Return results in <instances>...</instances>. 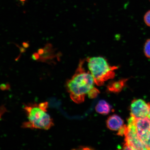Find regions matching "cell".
Returning a JSON list of instances; mask_svg holds the SVG:
<instances>
[{
    "label": "cell",
    "mask_w": 150,
    "mask_h": 150,
    "mask_svg": "<svg viewBox=\"0 0 150 150\" xmlns=\"http://www.w3.org/2000/svg\"><path fill=\"white\" fill-rule=\"evenodd\" d=\"M146 149L150 150V130L139 137Z\"/></svg>",
    "instance_id": "11"
},
{
    "label": "cell",
    "mask_w": 150,
    "mask_h": 150,
    "mask_svg": "<svg viewBox=\"0 0 150 150\" xmlns=\"http://www.w3.org/2000/svg\"><path fill=\"white\" fill-rule=\"evenodd\" d=\"M19 1L22 3H24L26 1V0H19Z\"/></svg>",
    "instance_id": "20"
},
{
    "label": "cell",
    "mask_w": 150,
    "mask_h": 150,
    "mask_svg": "<svg viewBox=\"0 0 150 150\" xmlns=\"http://www.w3.org/2000/svg\"><path fill=\"white\" fill-rule=\"evenodd\" d=\"M144 50L146 57L150 59V39L146 41L144 45Z\"/></svg>",
    "instance_id": "12"
},
{
    "label": "cell",
    "mask_w": 150,
    "mask_h": 150,
    "mask_svg": "<svg viewBox=\"0 0 150 150\" xmlns=\"http://www.w3.org/2000/svg\"><path fill=\"white\" fill-rule=\"evenodd\" d=\"M38 52L40 56L42 55L44 53V48H39V49L38 50Z\"/></svg>",
    "instance_id": "19"
},
{
    "label": "cell",
    "mask_w": 150,
    "mask_h": 150,
    "mask_svg": "<svg viewBox=\"0 0 150 150\" xmlns=\"http://www.w3.org/2000/svg\"><path fill=\"white\" fill-rule=\"evenodd\" d=\"M144 21L146 25L150 27V10L146 13L144 16Z\"/></svg>",
    "instance_id": "14"
},
{
    "label": "cell",
    "mask_w": 150,
    "mask_h": 150,
    "mask_svg": "<svg viewBox=\"0 0 150 150\" xmlns=\"http://www.w3.org/2000/svg\"><path fill=\"white\" fill-rule=\"evenodd\" d=\"M86 62L88 71L97 86H102L105 82L115 77V71L118 67L110 65L104 57L101 56L88 57Z\"/></svg>",
    "instance_id": "3"
},
{
    "label": "cell",
    "mask_w": 150,
    "mask_h": 150,
    "mask_svg": "<svg viewBox=\"0 0 150 150\" xmlns=\"http://www.w3.org/2000/svg\"><path fill=\"white\" fill-rule=\"evenodd\" d=\"M48 106L47 102L25 104L23 109L29 121L23 123L22 127L49 130L54 124L53 120L47 113Z\"/></svg>",
    "instance_id": "2"
},
{
    "label": "cell",
    "mask_w": 150,
    "mask_h": 150,
    "mask_svg": "<svg viewBox=\"0 0 150 150\" xmlns=\"http://www.w3.org/2000/svg\"><path fill=\"white\" fill-rule=\"evenodd\" d=\"M85 62H80L74 74L66 83L67 89L70 98L77 104L84 102L86 95L93 87L95 83L91 75L84 68Z\"/></svg>",
    "instance_id": "1"
},
{
    "label": "cell",
    "mask_w": 150,
    "mask_h": 150,
    "mask_svg": "<svg viewBox=\"0 0 150 150\" xmlns=\"http://www.w3.org/2000/svg\"><path fill=\"white\" fill-rule=\"evenodd\" d=\"M147 117H149L150 119V110H149V114H148V116H147Z\"/></svg>",
    "instance_id": "21"
},
{
    "label": "cell",
    "mask_w": 150,
    "mask_h": 150,
    "mask_svg": "<svg viewBox=\"0 0 150 150\" xmlns=\"http://www.w3.org/2000/svg\"><path fill=\"white\" fill-rule=\"evenodd\" d=\"M99 93L98 89L95 87H93L89 91L87 94L90 98H93L96 97Z\"/></svg>",
    "instance_id": "13"
},
{
    "label": "cell",
    "mask_w": 150,
    "mask_h": 150,
    "mask_svg": "<svg viewBox=\"0 0 150 150\" xmlns=\"http://www.w3.org/2000/svg\"><path fill=\"white\" fill-rule=\"evenodd\" d=\"M150 109V103H147L142 99H134L131 105V116L136 118L147 117Z\"/></svg>",
    "instance_id": "5"
},
{
    "label": "cell",
    "mask_w": 150,
    "mask_h": 150,
    "mask_svg": "<svg viewBox=\"0 0 150 150\" xmlns=\"http://www.w3.org/2000/svg\"><path fill=\"white\" fill-rule=\"evenodd\" d=\"M136 118L131 116L127 121L124 149L147 150L144 144L138 137L135 121Z\"/></svg>",
    "instance_id": "4"
},
{
    "label": "cell",
    "mask_w": 150,
    "mask_h": 150,
    "mask_svg": "<svg viewBox=\"0 0 150 150\" xmlns=\"http://www.w3.org/2000/svg\"><path fill=\"white\" fill-rule=\"evenodd\" d=\"M135 124L138 137L150 130V119L148 117L136 118Z\"/></svg>",
    "instance_id": "7"
},
{
    "label": "cell",
    "mask_w": 150,
    "mask_h": 150,
    "mask_svg": "<svg viewBox=\"0 0 150 150\" xmlns=\"http://www.w3.org/2000/svg\"><path fill=\"white\" fill-rule=\"evenodd\" d=\"M111 106L104 100L99 101L95 108L97 112L103 115H107L111 111Z\"/></svg>",
    "instance_id": "10"
},
{
    "label": "cell",
    "mask_w": 150,
    "mask_h": 150,
    "mask_svg": "<svg viewBox=\"0 0 150 150\" xmlns=\"http://www.w3.org/2000/svg\"><path fill=\"white\" fill-rule=\"evenodd\" d=\"M44 53L40 56V59L38 61L42 63H48L52 61L56 57L59 59V54H56L55 49L53 45L50 43H47L44 47Z\"/></svg>",
    "instance_id": "6"
},
{
    "label": "cell",
    "mask_w": 150,
    "mask_h": 150,
    "mask_svg": "<svg viewBox=\"0 0 150 150\" xmlns=\"http://www.w3.org/2000/svg\"><path fill=\"white\" fill-rule=\"evenodd\" d=\"M6 111V108H4L3 106L1 107H0V119H1V116L3 114V112H4Z\"/></svg>",
    "instance_id": "18"
},
{
    "label": "cell",
    "mask_w": 150,
    "mask_h": 150,
    "mask_svg": "<svg viewBox=\"0 0 150 150\" xmlns=\"http://www.w3.org/2000/svg\"><path fill=\"white\" fill-rule=\"evenodd\" d=\"M127 80V79H123L117 81L110 82L107 86L108 91L115 93L120 92L125 86Z\"/></svg>",
    "instance_id": "9"
},
{
    "label": "cell",
    "mask_w": 150,
    "mask_h": 150,
    "mask_svg": "<svg viewBox=\"0 0 150 150\" xmlns=\"http://www.w3.org/2000/svg\"><path fill=\"white\" fill-rule=\"evenodd\" d=\"M40 56L38 52H34L31 56V59L33 61H38L40 59Z\"/></svg>",
    "instance_id": "15"
},
{
    "label": "cell",
    "mask_w": 150,
    "mask_h": 150,
    "mask_svg": "<svg viewBox=\"0 0 150 150\" xmlns=\"http://www.w3.org/2000/svg\"><path fill=\"white\" fill-rule=\"evenodd\" d=\"M22 46L25 49L29 48L30 46V44L28 42H22Z\"/></svg>",
    "instance_id": "17"
},
{
    "label": "cell",
    "mask_w": 150,
    "mask_h": 150,
    "mask_svg": "<svg viewBox=\"0 0 150 150\" xmlns=\"http://www.w3.org/2000/svg\"><path fill=\"white\" fill-rule=\"evenodd\" d=\"M9 86H10L8 84H1V86H0V88L1 90H3V91H4V90L8 89L9 87H10Z\"/></svg>",
    "instance_id": "16"
},
{
    "label": "cell",
    "mask_w": 150,
    "mask_h": 150,
    "mask_svg": "<svg viewBox=\"0 0 150 150\" xmlns=\"http://www.w3.org/2000/svg\"><path fill=\"white\" fill-rule=\"evenodd\" d=\"M107 127L112 131H118L124 125V122L120 117L117 115H112L108 118L106 122Z\"/></svg>",
    "instance_id": "8"
}]
</instances>
